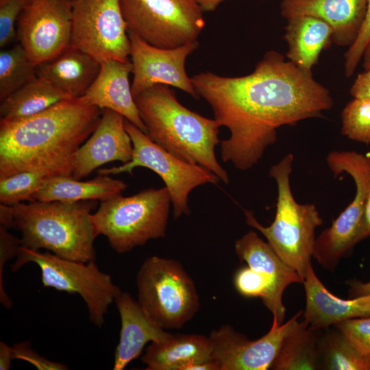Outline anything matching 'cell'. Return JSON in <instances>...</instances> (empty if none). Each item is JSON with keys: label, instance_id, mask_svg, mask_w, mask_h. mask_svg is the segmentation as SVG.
Listing matches in <instances>:
<instances>
[{"label": "cell", "instance_id": "obj_30", "mask_svg": "<svg viewBox=\"0 0 370 370\" xmlns=\"http://www.w3.org/2000/svg\"><path fill=\"white\" fill-rule=\"evenodd\" d=\"M48 176L42 173L23 171L0 180V202L13 206L25 201H32Z\"/></svg>", "mask_w": 370, "mask_h": 370}, {"label": "cell", "instance_id": "obj_36", "mask_svg": "<svg viewBox=\"0 0 370 370\" xmlns=\"http://www.w3.org/2000/svg\"><path fill=\"white\" fill-rule=\"evenodd\" d=\"M367 4L366 16L359 36L344 56V72L348 77L353 75L367 45L370 42V0H367Z\"/></svg>", "mask_w": 370, "mask_h": 370}, {"label": "cell", "instance_id": "obj_33", "mask_svg": "<svg viewBox=\"0 0 370 370\" xmlns=\"http://www.w3.org/2000/svg\"><path fill=\"white\" fill-rule=\"evenodd\" d=\"M28 0H3L0 2V47H4L17 37L15 26Z\"/></svg>", "mask_w": 370, "mask_h": 370}, {"label": "cell", "instance_id": "obj_4", "mask_svg": "<svg viewBox=\"0 0 370 370\" xmlns=\"http://www.w3.org/2000/svg\"><path fill=\"white\" fill-rule=\"evenodd\" d=\"M95 200L75 202L33 201L9 206L12 228L21 234V245L45 249L65 259L95 261L97 235L91 219Z\"/></svg>", "mask_w": 370, "mask_h": 370}, {"label": "cell", "instance_id": "obj_27", "mask_svg": "<svg viewBox=\"0 0 370 370\" xmlns=\"http://www.w3.org/2000/svg\"><path fill=\"white\" fill-rule=\"evenodd\" d=\"M71 98L73 97L36 75L1 101L0 121H13L26 119Z\"/></svg>", "mask_w": 370, "mask_h": 370}, {"label": "cell", "instance_id": "obj_42", "mask_svg": "<svg viewBox=\"0 0 370 370\" xmlns=\"http://www.w3.org/2000/svg\"><path fill=\"white\" fill-rule=\"evenodd\" d=\"M365 227L369 236L370 235V190L367 194L364 214Z\"/></svg>", "mask_w": 370, "mask_h": 370}, {"label": "cell", "instance_id": "obj_32", "mask_svg": "<svg viewBox=\"0 0 370 370\" xmlns=\"http://www.w3.org/2000/svg\"><path fill=\"white\" fill-rule=\"evenodd\" d=\"M237 291L247 297H260L264 302L269 295L270 282L262 273L249 266L240 268L234 277Z\"/></svg>", "mask_w": 370, "mask_h": 370}, {"label": "cell", "instance_id": "obj_8", "mask_svg": "<svg viewBox=\"0 0 370 370\" xmlns=\"http://www.w3.org/2000/svg\"><path fill=\"white\" fill-rule=\"evenodd\" d=\"M326 161L335 176L343 172L352 176L356 189L352 201L315 240L312 257L324 269L332 271L358 242L369 236L364 214L370 190V155L332 151Z\"/></svg>", "mask_w": 370, "mask_h": 370}, {"label": "cell", "instance_id": "obj_41", "mask_svg": "<svg viewBox=\"0 0 370 370\" xmlns=\"http://www.w3.org/2000/svg\"><path fill=\"white\" fill-rule=\"evenodd\" d=\"M203 11H213L225 0H197Z\"/></svg>", "mask_w": 370, "mask_h": 370}, {"label": "cell", "instance_id": "obj_18", "mask_svg": "<svg viewBox=\"0 0 370 370\" xmlns=\"http://www.w3.org/2000/svg\"><path fill=\"white\" fill-rule=\"evenodd\" d=\"M367 6V0H282L280 12L286 19L308 15L324 21L332 28V42L349 47L359 36Z\"/></svg>", "mask_w": 370, "mask_h": 370}, {"label": "cell", "instance_id": "obj_14", "mask_svg": "<svg viewBox=\"0 0 370 370\" xmlns=\"http://www.w3.org/2000/svg\"><path fill=\"white\" fill-rule=\"evenodd\" d=\"M303 314L299 311L286 323L273 320L262 337L250 340L230 325H223L209 334L212 360L219 370H267L275 360L284 337Z\"/></svg>", "mask_w": 370, "mask_h": 370}, {"label": "cell", "instance_id": "obj_34", "mask_svg": "<svg viewBox=\"0 0 370 370\" xmlns=\"http://www.w3.org/2000/svg\"><path fill=\"white\" fill-rule=\"evenodd\" d=\"M334 326L361 352L370 356V317L345 320Z\"/></svg>", "mask_w": 370, "mask_h": 370}, {"label": "cell", "instance_id": "obj_39", "mask_svg": "<svg viewBox=\"0 0 370 370\" xmlns=\"http://www.w3.org/2000/svg\"><path fill=\"white\" fill-rule=\"evenodd\" d=\"M13 359L12 347L0 341V370H9Z\"/></svg>", "mask_w": 370, "mask_h": 370}, {"label": "cell", "instance_id": "obj_26", "mask_svg": "<svg viewBox=\"0 0 370 370\" xmlns=\"http://www.w3.org/2000/svg\"><path fill=\"white\" fill-rule=\"evenodd\" d=\"M320 330L298 320L283 338L270 369L274 370H314L320 369Z\"/></svg>", "mask_w": 370, "mask_h": 370}, {"label": "cell", "instance_id": "obj_5", "mask_svg": "<svg viewBox=\"0 0 370 370\" xmlns=\"http://www.w3.org/2000/svg\"><path fill=\"white\" fill-rule=\"evenodd\" d=\"M294 156L288 153L269 169V175L277 184L278 197L273 221L267 227L261 225L253 212L244 210L246 223L258 230L288 265L304 281L315 243L314 232L323 219L312 204H301L293 197L290 177Z\"/></svg>", "mask_w": 370, "mask_h": 370}, {"label": "cell", "instance_id": "obj_19", "mask_svg": "<svg viewBox=\"0 0 370 370\" xmlns=\"http://www.w3.org/2000/svg\"><path fill=\"white\" fill-rule=\"evenodd\" d=\"M132 71L131 61L108 60L101 62L98 75L80 98L89 105L121 114L147 134L132 93L129 75Z\"/></svg>", "mask_w": 370, "mask_h": 370}, {"label": "cell", "instance_id": "obj_37", "mask_svg": "<svg viewBox=\"0 0 370 370\" xmlns=\"http://www.w3.org/2000/svg\"><path fill=\"white\" fill-rule=\"evenodd\" d=\"M14 359H20L28 362L38 370H66L64 364L48 360L38 354L30 346L28 341L21 342L12 346Z\"/></svg>", "mask_w": 370, "mask_h": 370}, {"label": "cell", "instance_id": "obj_23", "mask_svg": "<svg viewBox=\"0 0 370 370\" xmlns=\"http://www.w3.org/2000/svg\"><path fill=\"white\" fill-rule=\"evenodd\" d=\"M212 360L209 336L171 334L166 340L152 342L142 357L147 370H184L191 363Z\"/></svg>", "mask_w": 370, "mask_h": 370}, {"label": "cell", "instance_id": "obj_35", "mask_svg": "<svg viewBox=\"0 0 370 370\" xmlns=\"http://www.w3.org/2000/svg\"><path fill=\"white\" fill-rule=\"evenodd\" d=\"M21 246V238L0 225V301L8 309L12 306L13 303L3 288V271L6 262L17 256Z\"/></svg>", "mask_w": 370, "mask_h": 370}, {"label": "cell", "instance_id": "obj_2", "mask_svg": "<svg viewBox=\"0 0 370 370\" xmlns=\"http://www.w3.org/2000/svg\"><path fill=\"white\" fill-rule=\"evenodd\" d=\"M101 114L77 97L26 119L0 121V180L23 171L72 176L73 156Z\"/></svg>", "mask_w": 370, "mask_h": 370}, {"label": "cell", "instance_id": "obj_16", "mask_svg": "<svg viewBox=\"0 0 370 370\" xmlns=\"http://www.w3.org/2000/svg\"><path fill=\"white\" fill-rule=\"evenodd\" d=\"M132 151V142L125 127V118L112 110L102 109L97 127L73 156L72 177L82 180L112 161L125 164L131 160Z\"/></svg>", "mask_w": 370, "mask_h": 370}, {"label": "cell", "instance_id": "obj_44", "mask_svg": "<svg viewBox=\"0 0 370 370\" xmlns=\"http://www.w3.org/2000/svg\"><path fill=\"white\" fill-rule=\"evenodd\" d=\"M3 0H0V2L2 1Z\"/></svg>", "mask_w": 370, "mask_h": 370}, {"label": "cell", "instance_id": "obj_3", "mask_svg": "<svg viewBox=\"0 0 370 370\" xmlns=\"http://www.w3.org/2000/svg\"><path fill=\"white\" fill-rule=\"evenodd\" d=\"M134 101L147 134L177 158L200 165L229 184L227 172L218 162L215 147L221 143L219 123L191 111L177 100L168 85L155 84L136 95Z\"/></svg>", "mask_w": 370, "mask_h": 370}, {"label": "cell", "instance_id": "obj_11", "mask_svg": "<svg viewBox=\"0 0 370 370\" xmlns=\"http://www.w3.org/2000/svg\"><path fill=\"white\" fill-rule=\"evenodd\" d=\"M125 127L133 145L131 160L118 166L100 169L98 174L111 175L127 173L133 175L134 169L138 166L153 171L163 180L170 194L175 219L190 213L188 196L194 188L205 184H215L220 181L208 169L186 162L166 151L125 119Z\"/></svg>", "mask_w": 370, "mask_h": 370}, {"label": "cell", "instance_id": "obj_17", "mask_svg": "<svg viewBox=\"0 0 370 370\" xmlns=\"http://www.w3.org/2000/svg\"><path fill=\"white\" fill-rule=\"evenodd\" d=\"M234 249L241 260L269 280V293L263 304L272 313L273 320L279 325L282 324L286 314L282 302L284 291L291 284H303L304 280L280 258L268 242L261 239L254 230L236 240Z\"/></svg>", "mask_w": 370, "mask_h": 370}, {"label": "cell", "instance_id": "obj_25", "mask_svg": "<svg viewBox=\"0 0 370 370\" xmlns=\"http://www.w3.org/2000/svg\"><path fill=\"white\" fill-rule=\"evenodd\" d=\"M127 186L128 184L123 181L99 174L87 181L75 179L72 176H48L33 195L32 201H102L121 194Z\"/></svg>", "mask_w": 370, "mask_h": 370}, {"label": "cell", "instance_id": "obj_1", "mask_svg": "<svg viewBox=\"0 0 370 370\" xmlns=\"http://www.w3.org/2000/svg\"><path fill=\"white\" fill-rule=\"evenodd\" d=\"M191 81L214 119L230 130V137L220 143L222 160L241 171L259 162L276 141L279 127L321 116L333 106L329 90L312 71L275 51H267L249 75L231 77L201 72Z\"/></svg>", "mask_w": 370, "mask_h": 370}, {"label": "cell", "instance_id": "obj_43", "mask_svg": "<svg viewBox=\"0 0 370 370\" xmlns=\"http://www.w3.org/2000/svg\"><path fill=\"white\" fill-rule=\"evenodd\" d=\"M362 58H364V67L365 70L370 69V42L367 45Z\"/></svg>", "mask_w": 370, "mask_h": 370}, {"label": "cell", "instance_id": "obj_15", "mask_svg": "<svg viewBox=\"0 0 370 370\" xmlns=\"http://www.w3.org/2000/svg\"><path fill=\"white\" fill-rule=\"evenodd\" d=\"M131 42L133 97L157 84L171 86L198 99L185 69L187 57L199 46L197 41L174 49H162L147 44L128 33Z\"/></svg>", "mask_w": 370, "mask_h": 370}, {"label": "cell", "instance_id": "obj_20", "mask_svg": "<svg viewBox=\"0 0 370 370\" xmlns=\"http://www.w3.org/2000/svg\"><path fill=\"white\" fill-rule=\"evenodd\" d=\"M304 320L313 329H326L345 320L370 317V294L343 299L332 294L316 275L312 263L304 281Z\"/></svg>", "mask_w": 370, "mask_h": 370}, {"label": "cell", "instance_id": "obj_12", "mask_svg": "<svg viewBox=\"0 0 370 370\" xmlns=\"http://www.w3.org/2000/svg\"><path fill=\"white\" fill-rule=\"evenodd\" d=\"M70 45L99 63L130 61L131 42L120 0H73Z\"/></svg>", "mask_w": 370, "mask_h": 370}, {"label": "cell", "instance_id": "obj_29", "mask_svg": "<svg viewBox=\"0 0 370 370\" xmlns=\"http://www.w3.org/2000/svg\"><path fill=\"white\" fill-rule=\"evenodd\" d=\"M36 66L30 60L22 45L0 53V100L37 75Z\"/></svg>", "mask_w": 370, "mask_h": 370}, {"label": "cell", "instance_id": "obj_9", "mask_svg": "<svg viewBox=\"0 0 370 370\" xmlns=\"http://www.w3.org/2000/svg\"><path fill=\"white\" fill-rule=\"evenodd\" d=\"M29 262L40 268L43 286L79 294L86 304L90 321L102 327L110 305L121 291L95 261L65 259L49 251L41 252L21 245L12 270L17 271Z\"/></svg>", "mask_w": 370, "mask_h": 370}, {"label": "cell", "instance_id": "obj_6", "mask_svg": "<svg viewBox=\"0 0 370 370\" xmlns=\"http://www.w3.org/2000/svg\"><path fill=\"white\" fill-rule=\"evenodd\" d=\"M100 202L91 214L95 233L106 236L116 252L126 253L165 236L171 204L165 186L128 197L119 194Z\"/></svg>", "mask_w": 370, "mask_h": 370}, {"label": "cell", "instance_id": "obj_40", "mask_svg": "<svg viewBox=\"0 0 370 370\" xmlns=\"http://www.w3.org/2000/svg\"><path fill=\"white\" fill-rule=\"evenodd\" d=\"M349 293L352 297H359L370 294V281L368 282H361L360 281L352 280L349 282Z\"/></svg>", "mask_w": 370, "mask_h": 370}, {"label": "cell", "instance_id": "obj_7", "mask_svg": "<svg viewBox=\"0 0 370 370\" xmlns=\"http://www.w3.org/2000/svg\"><path fill=\"white\" fill-rule=\"evenodd\" d=\"M138 301L164 329H180L199 309L196 286L176 260L153 256L147 258L136 275Z\"/></svg>", "mask_w": 370, "mask_h": 370}, {"label": "cell", "instance_id": "obj_21", "mask_svg": "<svg viewBox=\"0 0 370 370\" xmlns=\"http://www.w3.org/2000/svg\"><path fill=\"white\" fill-rule=\"evenodd\" d=\"M114 302L120 314L121 329L113 369L122 370L140 356L148 342H162L171 334L154 321L128 293L121 291Z\"/></svg>", "mask_w": 370, "mask_h": 370}, {"label": "cell", "instance_id": "obj_22", "mask_svg": "<svg viewBox=\"0 0 370 370\" xmlns=\"http://www.w3.org/2000/svg\"><path fill=\"white\" fill-rule=\"evenodd\" d=\"M101 63L86 53L69 46L55 58L36 67L37 76L77 98L86 92L98 75Z\"/></svg>", "mask_w": 370, "mask_h": 370}, {"label": "cell", "instance_id": "obj_38", "mask_svg": "<svg viewBox=\"0 0 370 370\" xmlns=\"http://www.w3.org/2000/svg\"><path fill=\"white\" fill-rule=\"evenodd\" d=\"M349 92L355 99L370 100V69L357 75Z\"/></svg>", "mask_w": 370, "mask_h": 370}, {"label": "cell", "instance_id": "obj_13", "mask_svg": "<svg viewBox=\"0 0 370 370\" xmlns=\"http://www.w3.org/2000/svg\"><path fill=\"white\" fill-rule=\"evenodd\" d=\"M73 0H28L16 23V34L37 66L70 46Z\"/></svg>", "mask_w": 370, "mask_h": 370}, {"label": "cell", "instance_id": "obj_10", "mask_svg": "<svg viewBox=\"0 0 370 370\" xmlns=\"http://www.w3.org/2000/svg\"><path fill=\"white\" fill-rule=\"evenodd\" d=\"M120 4L127 32L156 47L197 41L204 27L197 0H120Z\"/></svg>", "mask_w": 370, "mask_h": 370}, {"label": "cell", "instance_id": "obj_31", "mask_svg": "<svg viewBox=\"0 0 370 370\" xmlns=\"http://www.w3.org/2000/svg\"><path fill=\"white\" fill-rule=\"evenodd\" d=\"M341 134L348 138L370 143V100L354 98L341 113Z\"/></svg>", "mask_w": 370, "mask_h": 370}, {"label": "cell", "instance_id": "obj_28", "mask_svg": "<svg viewBox=\"0 0 370 370\" xmlns=\"http://www.w3.org/2000/svg\"><path fill=\"white\" fill-rule=\"evenodd\" d=\"M320 369L370 370V356L361 352L338 330L328 331L321 338Z\"/></svg>", "mask_w": 370, "mask_h": 370}, {"label": "cell", "instance_id": "obj_24", "mask_svg": "<svg viewBox=\"0 0 370 370\" xmlns=\"http://www.w3.org/2000/svg\"><path fill=\"white\" fill-rule=\"evenodd\" d=\"M286 20L284 38L288 45V60L312 71L321 51L332 42V28L324 21L308 15L294 16Z\"/></svg>", "mask_w": 370, "mask_h": 370}]
</instances>
